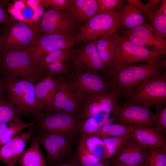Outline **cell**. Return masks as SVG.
<instances>
[{
  "label": "cell",
  "instance_id": "32",
  "mask_svg": "<svg viewBox=\"0 0 166 166\" xmlns=\"http://www.w3.org/2000/svg\"><path fill=\"white\" fill-rule=\"evenodd\" d=\"M166 144L162 147L149 148L144 163L145 166H166Z\"/></svg>",
  "mask_w": 166,
  "mask_h": 166
},
{
  "label": "cell",
  "instance_id": "38",
  "mask_svg": "<svg viewBox=\"0 0 166 166\" xmlns=\"http://www.w3.org/2000/svg\"><path fill=\"white\" fill-rule=\"evenodd\" d=\"M98 8V13L117 11L126 1L124 0H96Z\"/></svg>",
  "mask_w": 166,
  "mask_h": 166
},
{
  "label": "cell",
  "instance_id": "13",
  "mask_svg": "<svg viewBox=\"0 0 166 166\" xmlns=\"http://www.w3.org/2000/svg\"><path fill=\"white\" fill-rule=\"evenodd\" d=\"M81 119L78 116L61 113H44L35 119L34 128L44 131L75 135Z\"/></svg>",
  "mask_w": 166,
  "mask_h": 166
},
{
  "label": "cell",
  "instance_id": "22",
  "mask_svg": "<svg viewBox=\"0 0 166 166\" xmlns=\"http://www.w3.org/2000/svg\"><path fill=\"white\" fill-rule=\"evenodd\" d=\"M131 133L132 137L145 147H162L166 144L162 133L155 127L138 126L131 131Z\"/></svg>",
  "mask_w": 166,
  "mask_h": 166
},
{
  "label": "cell",
  "instance_id": "11",
  "mask_svg": "<svg viewBox=\"0 0 166 166\" xmlns=\"http://www.w3.org/2000/svg\"><path fill=\"white\" fill-rule=\"evenodd\" d=\"M77 23L65 10L51 8L44 13L38 28L41 36L60 34L74 36L77 32Z\"/></svg>",
  "mask_w": 166,
  "mask_h": 166
},
{
  "label": "cell",
  "instance_id": "15",
  "mask_svg": "<svg viewBox=\"0 0 166 166\" xmlns=\"http://www.w3.org/2000/svg\"><path fill=\"white\" fill-rule=\"evenodd\" d=\"M42 0H18L9 3L7 12L13 19L38 27L45 12Z\"/></svg>",
  "mask_w": 166,
  "mask_h": 166
},
{
  "label": "cell",
  "instance_id": "16",
  "mask_svg": "<svg viewBox=\"0 0 166 166\" xmlns=\"http://www.w3.org/2000/svg\"><path fill=\"white\" fill-rule=\"evenodd\" d=\"M80 42L74 36L52 34L40 37L26 51L37 64L41 58L51 51L67 48Z\"/></svg>",
  "mask_w": 166,
  "mask_h": 166
},
{
  "label": "cell",
  "instance_id": "47",
  "mask_svg": "<svg viewBox=\"0 0 166 166\" xmlns=\"http://www.w3.org/2000/svg\"><path fill=\"white\" fill-rule=\"evenodd\" d=\"M8 128L6 123H0V144Z\"/></svg>",
  "mask_w": 166,
  "mask_h": 166
},
{
  "label": "cell",
  "instance_id": "46",
  "mask_svg": "<svg viewBox=\"0 0 166 166\" xmlns=\"http://www.w3.org/2000/svg\"><path fill=\"white\" fill-rule=\"evenodd\" d=\"M161 4L156 12V13L166 16V0L161 1Z\"/></svg>",
  "mask_w": 166,
  "mask_h": 166
},
{
  "label": "cell",
  "instance_id": "35",
  "mask_svg": "<svg viewBox=\"0 0 166 166\" xmlns=\"http://www.w3.org/2000/svg\"><path fill=\"white\" fill-rule=\"evenodd\" d=\"M88 98L79 115L78 118L82 119L93 116L101 110L98 99V96Z\"/></svg>",
  "mask_w": 166,
  "mask_h": 166
},
{
  "label": "cell",
  "instance_id": "41",
  "mask_svg": "<svg viewBox=\"0 0 166 166\" xmlns=\"http://www.w3.org/2000/svg\"><path fill=\"white\" fill-rule=\"evenodd\" d=\"M69 0H44L45 7L51 8L59 11L65 10Z\"/></svg>",
  "mask_w": 166,
  "mask_h": 166
},
{
  "label": "cell",
  "instance_id": "3",
  "mask_svg": "<svg viewBox=\"0 0 166 166\" xmlns=\"http://www.w3.org/2000/svg\"><path fill=\"white\" fill-rule=\"evenodd\" d=\"M0 73L2 77L26 79L35 83L44 75L26 50L0 51Z\"/></svg>",
  "mask_w": 166,
  "mask_h": 166
},
{
  "label": "cell",
  "instance_id": "2",
  "mask_svg": "<svg viewBox=\"0 0 166 166\" xmlns=\"http://www.w3.org/2000/svg\"><path fill=\"white\" fill-rule=\"evenodd\" d=\"M6 93L5 98L22 112H28L35 119L44 113L42 106L37 99L35 83L25 79L2 77L0 79Z\"/></svg>",
  "mask_w": 166,
  "mask_h": 166
},
{
  "label": "cell",
  "instance_id": "19",
  "mask_svg": "<svg viewBox=\"0 0 166 166\" xmlns=\"http://www.w3.org/2000/svg\"><path fill=\"white\" fill-rule=\"evenodd\" d=\"M148 148L140 144L132 137L112 158V161H118L132 165L141 164L144 163Z\"/></svg>",
  "mask_w": 166,
  "mask_h": 166
},
{
  "label": "cell",
  "instance_id": "49",
  "mask_svg": "<svg viewBox=\"0 0 166 166\" xmlns=\"http://www.w3.org/2000/svg\"><path fill=\"white\" fill-rule=\"evenodd\" d=\"M110 161L108 159L99 161L94 166H109Z\"/></svg>",
  "mask_w": 166,
  "mask_h": 166
},
{
  "label": "cell",
  "instance_id": "36",
  "mask_svg": "<svg viewBox=\"0 0 166 166\" xmlns=\"http://www.w3.org/2000/svg\"><path fill=\"white\" fill-rule=\"evenodd\" d=\"M41 70L44 75H59L68 73L69 69L68 64L59 61L51 64Z\"/></svg>",
  "mask_w": 166,
  "mask_h": 166
},
{
  "label": "cell",
  "instance_id": "8",
  "mask_svg": "<svg viewBox=\"0 0 166 166\" xmlns=\"http://www.w3.org/2000/svg\"><path fill=\"white\" fill-rule=\"evenodd\" d=\"M116 49L115 61L122 65L137 63L155 64L162 60L160 53L137 45L116 31L113 34Z\"/></svg>",
  "mask_w": 166,
  "mask_h": 166
},
{
  "label": "cell",
  "instance_id": "29",
  "mask_svg": "<svg viewBox=\"0 0 166 166\" xmlns=\"http://www.w3.org/2000/svg\"><path fill=\"white\" fill-rule=\"evenodd\" d=\"M74 155L81 166H94L99 162L88 148L82 134Z\"/></svg>",
  "mask_w": 166,
  "mask_h": 166
},
{
  "label": "cell",
  "instance_id": "24",
  "mask_svg": "<svg viewBox=\"0 0 166 166\" xmlns=\"http://www.w3.org/2000/svg\"><path fill=\"white\" fill-rule=\"evenodd\" d=\"M95 40L97 50L104 64L105 69L109 66L116 59V46L113 34L102 36Z\"/></svg>",
  "mask_w": 166,
  "mask_h": 166
},
{
  "label": "cell",
  "instance_id": "23",
  "mask_svg": "<svg viewBox=\"0 0 166 166\" xmlns=\"http://www.w3.org/2000/svg\"><path fill=\"white\" fill-rule=\"evenodd\" d=\"M120 27L132 29L146 22L144 14L129 0L126 1L117 11Z\"/></svg>",
  "mask_w": 166,
  "mask_h": 166
},
{
  "label": "cell",
  "instance_id": "6",
  "mask_svg": "<svg viewBox=\"0 0 166 166\" xmlns=\"http://www.w3.org/2000/svg\"><path fill=\"white\" fill-rule=\"evenodd\" d=\"M38 130L36 138L46 152L48 166H55L71 156L74 135Z\"/></svg>",
  "mask_w": 166,
  "mask_h": 166
},
{
  "label": "cell",
  "instance_id": "42",
  "mask_svg": "<svg viewBox=\"0 0 166 166\" xmlns=\"http://www.w3.org/2000/svg\"><path fill=\"white\" fill-rule=\"evenodd\" d=\"M160 1V0H150L146 4H145V12L144 15L149 20L151 14L156 12Z\"/></svg>",
  "mask_w": 166,
  "mask_h": 166
},
{
  "label": "cell",
  "instance_id": "30",
  "mask_svg": "<svg viewBox=\"0 0 166 166\" xmlns=\"http://www.w3.org/2000/svg\"><path fill=\"white\" fill-rule=\"evenodd\" d=\"M71 52L70 48L55 50L49 52L41 58L37 63L38 66L41 70L52 63L59 61L65 62V61H68Z\"/></svg>",
  "mask_w": 166,
  "mask_h": 166
},
{
  "label": "cell",
  "instance_id": "43",
  "mask_svg": "<svg viewBox=\"0 0 166 166\" xmlns=\"http://www.w3.org/2000/svg\"><path fill=\"white\" fill-rule=\"evenodd\" d=\"M6 0H0V24L8 23L13 20L9 16L7 12L4 8L5 4L8 2Z\"/></svg>",
  "mask_w": 166,
  "mask_h": 166
},
{
  "label": "cell",
  "instance_id": "48",
  "mask_svg": "<svg viewBox=\"0 0 166 166\" xmlns=\"http://www.w3.org/2000/svg\"><path fill=\"white\" fill-rule=\"evenodd\" d=\"M112 166H145V163L137 165L126 164L118 161H112Z\"/></svg>",
  "mask_w": 166,
  "mask_h": 166
},
{
  "label": "cell",
  "instance_id": "27",
  "mask_svg": "<svg viewBox=\"0 0 166 166\" xmlns=\"http://www.w3.org/2000/svg\"><path fill=\"white\" fill-rule=\"evenodd\" d=\"M83 134L88 148L98 161L108 159L107 150L101 139L95 136Z\"/></svg>",
  "mask_w": 166,
  "mask_h": 166
},
{
  "label": "cell",
  "instance_id": "17",
  "mask_svg": "<svg viewBox=\"0 0 166 166\" xmlns=\"http://www.w3.org/2000/svg\"><path fill=\"white\" fill-rule=\"evenodd\" d=\"M98 72L85 71L76 73L74 86L85 100L89 97L105 93L108 91L109 81L98 73Z\"/></svg>",
  "mask_w": 166,
  "mask_h": 166
},
{
  "label": "cell",
  "instance_id": "45",
  "mask_svg": "<svg viewBox=\"0 0 166 166\" xmlns=\"http://www.w3.org/2000/svg\"><path fill=\"white\" fill-rule=\"evenodd\" d=\"M55 166H81L74 155L66 160Z\"/></svg>",
  "mask_w": 166,
  "mask_h": 166
},
{
  "label": "cell",
  "instance_id": "4",
  "mask_svg": "<svg viewBox=\"0 0 166 166\" xmlns=\"http://www.w3.org/2000/svg\"><path fill=\"white\" fill-rule=\"evenodd\" d=\"M41 36L37 27L13 19L4 24L0 37V51L27 50Z\"/></svg>",
  "mask_w": 166,
  "mask_h": 166
},
{
  "label": "cell",
  "instance_id": "39",
  "mask_svg": "<svg viewBox=\"0 0 166 166\" xmlns=\"http://www.w3.org/2000/svg\"><path fill=\"white\" fill-rule=\"evenodd\" d=\"M150 20L155 30L166 37V16L155 12L151 14Z\"/></svg>",
  "mask_w": 166,
  "mask_h": 166
},
{
  "label": "cell",
  "instance_id": "31",
  "mask_svg": "<svg viewBox=\"0 0 166 166\" xmlns=\"http://www.w3.org/2000/svg\"><path fill=\"white\" fill-rule=\"evenodd\" d=\"M131 137V132L121 136L107 137L101 138L107 150V159L113 157L125 143Z\"/></svg>",
  "mask_w": 166,
  "mask_h": 166
},
{
  "label": "cell",
  "instance_id": "20",
  "mask_svg": "<svg viewBox=\"0 0 166 166\" xmlns=\"http://www.w3.org/2000/svg\"><path fill=\"white\" fill-rule=\"evenodd\" d=\"M77 24L86 23L98 13L96 0H69L65 10Z\"/></svg>",
  "mask_w": 166,
  "mask_h": 166
},
{
  "label": "cell",
  "instance_id": "33",
  "mask_svg": "<svg viewBox=\"0 0 166 166\" xmlns=\"http://www.w3.org/2000/svg\"><path fill=\"white\" fill-rule=\"evenodd\" d=\"M119 95L113 90L99 95L98 99L101 110L109 115L112 114L117 104Z\"/></svg>",
  "mask_w": 166,
  "mask_h": 166
},
{
  "label": "cell",
  "instance_id": "50",
  "mask_svg": "<svg viewBox=\"0 0 166 166\" xmlns=\"http://www.w3.org/2000/svg\"><path fill=\"white\" fill-rule=\"evenodd\" d=\"M5 91L0 79V97L5 98Z\"/></svg>",
  "mask_w": 166,
  "mask_h": 166
},
{
  "label": "cell",
  "instance_id": "25",
  "mask_svg": "<svg viewBox=\"0 0 166 166\" xmlns=\"http://www.w3.org/2000/svg\"><path fill=\"white\" fill-rule=\"evenodd\" d=\"M18 162L21 166H48L36 137L22 152Z\"/></svg>",
  "mask_w": 166,
  "mask_h": 166
},
{
  "label": "cell",
  "instance_id": "18",
  "mask_svg": "<svg viewBox=\"0 0 166 166\" xmlns=\"http://www.w3.org/2000/svg\"><path fill=\"white\" fill-rule=\"evenodd\" d=\"M35 129L33 128L14 137L0 147V161L6 166H15L24 151L26 142Z\"/></svg>",
  "mask_w": 166,
  "mask_h": 166
},
{
  "label": "cell",
  "instance_id": "37",
  "mask_svg": "<svg viewBox=\"0 0 166 166\" xmlns=\"http://www.w3.org/2000/svg\"><path fill=\"white\" fill-rule=\"evenodd\" d=\"M100 127L94 117H90L81 120L79 125L78 132L92 135L97 132Z\"/></svg>",
  "mask_w": 166,
  "mask_h": 166
},
{
  "label": "cell",
  "instance_id": "7",
  "mask_svg": "<svg viewBox=\"0 0 166 166\" xmlns=\"http://www.w3.org/2000/svg\"><path fill=\"white\" fill-rule=\"evenodd\" d=\"M57 89L51 105L44 110L46 113H61L78 116L85 100L72 81L58 78Z\"/></svg>",
  "mask_w": 166,
  "mask_h": 166
},
{
  "label": "cell",
  "instance_id": "44",
  "mask_svg": "<svg viewBox=\"0 0 166 166\" xmlns=\"http://www.w3.org/2000/svg\"><path fill=\"white\" fill-rule=\"evenodd\" d=\"M93 117L100 126L106 123L112 122L113 121L112 119H110L109 115L102 111L99 112Z\"/></svg>",
  "mask_w": 166,
  "mask_h": 166
},
{
  "label": "cell",
  "instance_id": "26",
  "mask_svg": "<svg viewBox=\"0 0 166 166\" xmlns=\"http://www.w3.org/2000/svg\"><path fill=\"white\" fill-rule=\"evenodd\" d=\"M137 127L138 126L110 122L100 126L97 132L92 135L100 138L121 136L129 133Z\"/></svg>",
  "mask_w": 166,
  "mask_h": 166
},
{
  "label": "cell",
  "instance_id": "1",
  "mask_svg": "<svg viewBox=\"0 0 166 166\" xmlns=\"http://www.w3.org/2000/svg\"><path fill=\"white\" fill-rule=\"evenodd\" d=\"M166 61L155 64L141 63L122 65L115 61L103 71L109 77L113 91L130 97L144 80L161 74Z\"/></svg>",
  "mask_w": 166,
  "mask_h": 166
},
{
  "label": "cell",
  "instance_id": "10",
  "mask_svg": "<svg viewBox=\"0 0 166 166\" xmlns=\"http://www.w3.org/2000/svg\"><path fill=\"white\" fill-rule=\"evenodd\" d=\"M127 39L139 46L160 53L166 54V37L146 22L134 28L121 30Z\"/></svg>",
  "mask_w": 166,
  "mask_h": 166
},
{
  "label": "cell",
  "instance_id": "9",
  "mask_svg": "<svg viewBox=\"0 0 166 166\" xmlns=\"http://www.w3.org/2000/svg\"><path fill=\"white\" fill-rule=\"evenodd\" d=\"M119 26L117 11L98 13L80 27L74 37L80 42L86 43L103 36L112 34Z\"/></svg>",
  "mask_w": 166,
  "mask_h": 166
},
{
  "label": "cell",
  "instance_id": "40",
  "mask_svg": "<svg viewBox=\"0 0 166 166\" xmlns=\"http://www.w3.org/2000/svg\"><path fill=\"white\" fill-rule=\"evenodd\" d=\"M155 115L156 122L155 127L160 130L162 133H165L166 132V107L156 110Z\"/></svg>",
  "mask_w": 166,
  "mask_h": 166
},
{
  "label": "cell",
  "instance_id": "12",
  "mask_svg": "<svg viewBox=\"0 0 166 166\" xmlns=\"http://www.w3.org/2000/svg\"><path fill=\"white\" fill-rule=\"evenodd\" d=\"M68 65L75 73L85 71H104V64L97 50L96 40H93L74 49H71Z\"/></svg>",
  "mask_w": 166,
  "mask_h": 166
},
{
  "label": "cell",
  "instance_id": "14",
  "mask_svg": "<svg viewBox=\"0 0 166 166\" xmlns=\"http://www.w3.org/2000/svg\"><path fill=\"white\" fill-rule=\"evenodd\" d=\"M112 114L113 121L125 125L155 127L156 118L150 108L129 103L117 104Z\"/></svg>",
  "mask_w": 166,
  "mask_h": 166
},
{
  "label": "cell",
  "instance_id": "51",
  "mask_svg": "<svg viewBox=\"0 0 166 166\" xmlns=\"http://www.w3.org/2000/svg\"><path fill=\"white\" fill-rule=\"evenodd\" d=\"M1 29L0 28V36H1Z\"/></svg>",
  "mask_w": 166,
  "mask_h": 166
},
{
  "label": "cell",
  "instance_id": "5",
  "mask_svg": "<svg viewBox=\"0 0 166 166\" xmlns=\"http://www.w3.org/2000/svg\"><path fill=\"white\" fill-rule=\"evenodd\" d=\"M128 103L145 108L154 106L156 109L165 106L166 104V73L147 79L136 88Z\"/></svg>",
  "mask_w": 166,
  "mask_h": 166
},
{
  "label": "cell",
  "instance_id": "28",
  "mask_svg": "<svg viewBox=\"0 0 166 166\" xmlns=\"http://www.w3.org/2000/svg\"><path fill=\"white\" fill-rule=\"evenodd\" d=\"M22 112L5 97H0V123H7L21 118L20 115Z\"/></svg>",
  "mask_w": 166,
  "mask_h": 166
},
{
  "label": "cell",
  "instance_id": "21",
  "mask_svg": "<svg viewBox=\"0 0 166 166\" xmlns=\"http://www.w3.org/2000/svg\"><path fill=\"white\" fill-rule=\"evenodd\" d=\"M59 84L58 78L53 75H44L35 83L34 86L37 100L44 110L51 104Z\"/></svg>",
  "mask_w": 166,
  "mask_h": 166
},
{
  "label": "cell",
  "instance_id": "34",
  "mask_svg": "<svg viewBox=\"0 0 166 166\" xmlns=\"http://www.w3.org/2000/svg\"><path fill=\"white\" fill-rule=\"evenodd\" d=\"M8 123L9 126L6 130L1 142L0 147L18 135L22 129L33 126L34 124V121L30 123H26L21 118L11 121Z\"/></svg>",
  "mask_w": 166,
  "mask_h": 166
}]
</instances>
